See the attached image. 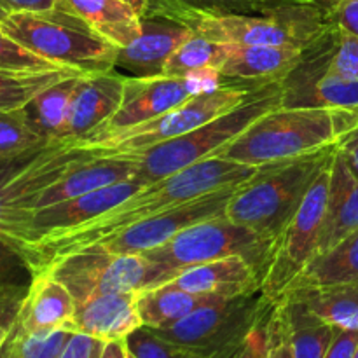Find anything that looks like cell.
I'll use <instances>...</instances> for the list:
<instances>
[{"instance_id": "cell-1", "label": "cell", "mask_w": 358, "mask_h": 358, "mask_svg": "<svg viewBox=\"0 0 358 358\" xmlns=\"http://www.w3.org/2000/svg\"><path fill=\"white\" fill-rule=\"evenodd\" d=\"M262 168L264 166H245L220 156L208 157L170 177L150 182L117 206L83 226L23 245L17 248L16 255L23 261L28 271L35 275L49 262L72 252L83 250L103 238L126 229L131 224L159 215L166 210L194 201L220 189L245 184Z\"/></svg>"}, {"instance_id": "cell-2", "label": "cell", "mask_w": 358, "mask_h": 358, "mask_svg": "<svg viewBox=\"0 0 358 358\" xmlns=\"http://www.w3.org/2000/svg\"><path fill=\"white\" fill-rule=\"evenodd\" d=\"M358 112L317 107H276L252 122L219 156L245 166L285 163L336 143Z\"/></svg>"}, {"instance_id": "cell-3", "label": "cell", "mask_w": 358, "mask_h": 358, "mask_svg": "<svg viewBox=\"0 0 358 358\" xmlns=\"http://www.w3.org/2000/svg\"><path fill=\"white\" fill-rule=\"evenodd\" d=\"M334 152L336 143H332L285 163L268 164L233 192L224 215L231 222L276 240Z\"/></svg>"}, {"instance_id": "cell-4", "label": "cell", "mask_w": 358, "mask_h": 358, "mask_svg": "<svg viewBox=\"0 0 358 358\" xmlns=\"http://www.w3.org/2000/svg\"><path fill=\"white\" fill-rule=\"evenodd\" d=\"M285 87V80L262 84L252 91L243 103L213 121L173 140L157 143L138 152L124 154L121 157L133 161L136 166V178L147 184L170 177L191 164L219 156L220 150L238 138L252 122L257 121L266 112L282 107Z\"/></svg>"}, {"instance_id": "cell-5", "label": "cell", "mask_w": 358, "mask_h": 358, "mask_svg": "<svg viewBox=\"0 0 358 358\" xmlns=\"http://www.w3.org/2000/svg\"><path fill=\"white\" fill-rule=\"evenodd\" d=\"M0 28L45 62L79 73L112 72L119 52V48L63 7L42 13H9Z\"/></svg>"}, {"instance_id": "cell-6", "label": "cell", "mask_w": 358, "mask_h": 358, "mask_svg": "<svg viewBox=\"0 0 358 358\" xmlns=\"http://www.w3.org/2000/svg\"><path fill=\"white\" fill-rule=\"evenodd\" d=\"M93 154L70 140H59L17 157L0 159V247L14 252L42 192Z\"/></svg>"}, {"instance_id": "cell-7", "label": "cell", "mask_w": 358, "mask_h": 358, "mask_svg": "<svg viewBox=\"0 0 358 358\" xmlns=\"http://www.w3.org/2000/svg\"><path fill=\"white\" fill-rule=\"evenodd\" d=\"M275 240L261 236L248 227L234 224L226 215L192 224L145 255L161 271V283L173 280L178 273L205 262L241 255L264 271Z\"/></svg>"}, {"instance_id": "cell-8", "label": "cell", "mask_w": 358, "mask_h": 358, "mask_svg": "<svg viewBox=\"0 0 358 358\" xmlns=\"http://www.w3.org/2000/svg\"><path fill=\"white\" fill-rule=\"evenodd\" d=\"M273 308L261 290L234 297L210 296L177 324L150 331L166 341L227 358Z\"/></svg>"}, {"instance_id": "cell-9", "label": "cell", "mask_w": 358, "mask_h": 358, "mask_svg": "<svg viewBox=\"0 0 358 358\" xmlns=\"http://www.w3.org/2000/svg\"><path fill=\"white\" fill-rule=\"evenodd\" d=\"M255 87L240 86V84H222L212 91L192 94L191 98L182 101L171 110L164 112L159 117L150 119V121L142 122L135 128L124 129V131L112 133V135L87 145L86 149L94 150L101 156H124V154L149 149L157 143L185 135V133L213 121L219 115L233 110L250 96Z\"/></svg>"}, {"instance_id": "cell-10", "label": "cell", "mask_w": 358, "mask_h": 358, "mask_svg": "<svg viewBox=\"0 0 358 358\" xmlns=\"http://www.w3.org/2000/svg\"><path fill=\"white\" fill-rule=\"evenodd\" d=\"M49 273L63 283L77 303L114 292H136L159 285L161 271L145 255H119L100 248H83L49 262ZM37 275V273H35Z\"/></svg>"}, {"instance_id": "cell-11", "label": "cell", "mask_w": 358, "mask_h": 358, "mask_svg": "<svg viewBox=\"0 0 358 358\" xmlns=\"http://www.w3.org/2000/svg\"><path fill=\"white\" fill-rule=\"evenodd\" d=\"M331 168L332 161L320 171L296 215L276 236L269 261L261 276V292L273 304L278 303L290 283L317 255L327 210Z\"/></svg>"}, {"instance_id": "cell-12", "label": "cell", "mask_w": 358, "mask_h": 358, "mask_svg": "<svg viewBox=\"0 0 358 358\" xmlns=\"http://www.w3.org/2000/svg\"><path fill=\"white\" fill-rule=\"evenodd\" d=\"M240 185L220 189V191L212 192V194L201 196L194 201L166 210L159 215L140 220V222L131 224L126 229L119 231V233L112 234L108 238H103V240L96 241V243L90 245L86 248H100V250L119 255L147 254V252L166 243L170 238H173L175 234L180 233L185 227L203 222V220L213 219V217L224 215L227 201Z\"/></svg>"}, {"instance_id": "cell-13", "label": "cell", "mask_w": 358, "mask_h": 358, "mask_svg": "<svg viewBox=\"0 0 358 358\" xmlns=\"http://www.w3.org/2000/svg\"><path fill=\"white\" fill-rule=\"evenodd\" d=\"M187 77L157 76L145 79H124V93L117 112L80 147H87L112 133L135 128L156 119L192 96Z\"/></svg>"}, {"instance_id": "cell-14", "label": "cell", "mask_w": 358, "mask_h": 358, "mask_svg": "<svg viewBox=\"0 0 358 358\" xmlns=\"http://www.w3.org/2000/svg\"><path fill=\"white\" fill-rule=\"evenodd\" d=\"M145 185L149 184L135 177L131 180L121 182V184L108 185V187L87 192L84 196H77V198L66 199V201L56 203V205L51 206H44L41 210H35L28 217L23 236H21L20 243L16 245L13 254H16L17 248L23 247V245L37 241L41 238L51 236V234L70 231L73 227H79L83 224L90 222V220L96 219L101 213L117 206L119 203L128 199L129 196L138 192Z\"/></svg>"}, {"instance_id": "cell-15", "label": "cell", "mask_w": 358, "mask_h": 358, "mask_svg": "<svg viewBox=\"0 0 358 358\" xmlns=\"http://www.w3.org/2000/svg\"><path fill=\"white\" fill-rule=\"evenodd\" d=\"M194 35L178 21L159 16L142 17V34L126 48L119 49L112 72L122 79H145L163 76L170 56Z\"/></svg>"}, {"instance_id": "cell-16", "label": "cell", "mask_w": 358, "mask_h": 358, "mask_svg": "<svg viewBox=\"0 0 358 358\" xmlns=\"http://www.w3.org/2000/svg\"><path fill=\"white\" fill-rule=\"evenodd\" d=\"M124 93V79L114 72L86 73L79 79L69 108L65 135L76 145H83L117 112Z\"/></svg>"}, {"instance_id": "cell-17", "label": "cell", "mask_w": 358, "mask_h": 358, "mask_svg": "<svg viewBox=\"0 0 358 358\" xmlns=\"http://www.w3.org/2000/svg\"><path fill=\"white\" fill-rule=\"evenodd\" d=\"M76 299L59 280L49 273L31 275L27 296L20 303L14 325L24 334H51L55 331H70ZM72 332V331H70Z\"/></svg>"}, {"instance_id": "cell-18", "label": "cell", "mask_w": 358, "mask_h": 358, "mask_svg": "<svg viewBox=\"0 0 358 358\" xmlns=\"http://www.w3.org/2000/svg\"><path fill=\"white\" fill-rule=\"evenodd\" d=\"M143 327L136 308V292H114L76 304L70 331L98 341H126Z\"/></svg>"}, {"instance_id": "cell-19", "label": "cell", "mask_w": 358, "mask_h": 358, "mask_svg": "<svg viewBox=\"0 0 358 358\" xmlns=\"http://www.w3.org/2000/svg\"><path fill=\"white\" fill-rule=\"evenodd\" d=\"M171 285L199 296L234 297L261 290V271L247 257L219 259L178 273Z\"/></svg>"}, {"instance_id": "cell-20", "label": "cell", "mask_w": 358, "mask_h": 358, "mask_svg": "<svg viewBox=\"0 0 358 358\" xmlns=\"http://www.w3.org/2000/svg\"><path fill=\"white\" fill-rule=\"evenodd\" d=\"M135 177L136 166L128 157L101 156V154L94 152L87 159L73 164L58 182L45 189L38 198L35 210L56 205V203L66 201V199L77 198V196H84L87 192L108 187V185L121 184V182L131 180Z\"/></svg>"}, {"instance_id": "cell-21", "label": "cell", "mask_w": 358, "mask_h": 358, "mask_svg": "<svg viewBox=\"0 0 358 358\" xmlns=\"http://www.w3.org/2000/svg\"><path fill=\"white\" fill-rule=\"evenodd\" d=\"M301 45H231L219 73L240 83H282L303 62Z\"/></svg>"}, {"instance_id": "cell-22", "label": "cell", "mask_w": 358, "mask_h": 358, "mask_svg": "<svg viewBox=\"0 0 358 358\" xmlns=\"http://www.w3.org/2000/svg\"><path fill=\"white\" fill-rule=\"evenodd\" d=\"M358 229V178L336 149L331 168L327 210L318 252L329 250Z\"/></svg>"}, {"instance_id": "cell-23", "label": "cell", "mask_w": 358, "mask_h": 358, "mask_svg": "<svg viewBox=\"0 0 358 358\" xmlns=\"http://www.w3.org/2000/svg\"><path fill=\"white\" fill-rule=\"evenodd\" d=\"M58 7L79 16L119 49L142 34V16L122 0H59Z\"/></svg>"}, {"instance_id": "cell-24", "label": "cell", "mask_w": 358, "mask_h": 358, "mask_svg": "<svg viewBox=\"0 0 358 358\" xmlns=\"http://www.w3.org/2000/svg\"><path fill=\"white\" fill-rule=\"evenodd\" d=\"M348 283H358V229L329 250L315 255L290 283L285 294L292 290L324 289Z\"/></svg>"}, {"instance_id": "cell-25", "label": "cell", "mask_w": 358, "mask_h": 358, "mask_svg": "<svg viewBox=\"0 0 358 358\" xmlns=\"http://www.w3.org/2000/svg\"><path fill=\"white\" fill-rule=\"evenodd\" d=\"M282 299L296 301L308 313L334 329L358 331V283L292 290Z\"/></svg>"}, {"instance_id": "cell-26", "label": "cell", "mask_w": 358, "mask_h": 358, "mask_svg": "<svg viewBox=\"0 0 358 358\" xmlns=\"http://www.w3.org/2000/svg\"><path fill=\"white\" fill-rule=\"evenodd\" d=\"M283 105L285 107H317L339 112H358V80L332 72L325 63L324 70L315 77L310 86H301L299 90L294 91L285 87Z\"/></svg>"}, {"instance_id": "cell-27", "label": "cell", "mask_w": 358, "mask_h": 358, "mask_svg": "<svg viewBox=\"0 0 358 358\" xmlns=\"http://www.w3.org/2000/svg\"><path fill=\"white\" fill-rule=\"evenodd\" d=\"M210 296L187 292L171 283L136 290V308L143 327L166 329L194 311Z\"/></svg>"}, {"instance_id": "cell-28", "label": "cell", "mask_w": 358, "mask_h": 358, "mask_svg": "<svg viewBox=\"0 0 358 358\" xmlns=\"http://www.w3.org/2000/svg\"><path fill=\"white\" fill-rule=\"evenodd\" d=\"M80 77L83 76H73L52 84L24 107L28 121L45 140V143L63 140L69 108Z\"/></svg>"}, {"instance_id": "cell-29", "label": "cell", "mask_w": 358, "mask_h": 358, "mask_svg": "<svg viewBox=\"0 0 358 358\" xmlns=\"http://www.w3.org/2000/svg\"><path fill=\"white\" fill-rule=\"evenodd\" d=\"M275 306L285 320L296 358H324L336 329L308 313L296 301L280 299Z\"/></svg>"}, {"instance_id": "cell-30", "label": "cell", "mask_w": 358, "mask_h": 358, "mask_svg": "<svg viewBox=\"0 0 358 358\" xmlns=\"http://www.w3.org/2000/svg\"><path fill=\"white\" fill-rule=\"evenodd\" d=\"M73 76H86L70 69L14 70L0 69V112L24 108L52 84Z\"/></svg>"}, {"instance_id": "cell-31", "label": "cell", "mask_w": 358, "mask_h": 358, "mask_svg": "<svg viewBox=\"0 0 358 358\" xmlns=\"http://www.w3.org/2000/svg\"><path fill=\"white\" fill-rule=\"evenodd\" d=\"M297 2L308 0H149V10L145 16L171 20L182 13L264 14Z\"/></svg>"}, {"instance_id": "cell-32", "label": "cell", "mask_w": 358, "mask_h": 358, "mask_svg": "<svg viewBox=\"0 0 358 358\" xmlns=\"http://www.w3.org/2000/svg\"><path fill=\"white\" fill-rule=\"evenodd\" d=\"M229 44L208 41V38L194 34L170 56L164 65L163 76L185 77L187 73L205 69L219 72L229 55Z\"/></svg>"}, {"instance_id": "cell-33", "label": "cell", "mask_w": 358, "mask_h": 358, "mask_svg": "<svg viewBox=\"0 0 358 358\" xmlns=\"http://www.w3.org/2000/svg\"><path fill=\"white\" fill-rule=\"evenodd\" d=\"M48 145L30 124L24 108L0 112V159H10Z\"/></svg>"}, {"instance_id": "cell-34", "label": "cell", "mask_w": 358, "mask_h": 358, "mask_svg": "<svg viewBox=\"0 0 358 358\" xmlns=\"http://www.w3.org/2000/svg\"><path fill=\"white\" fill-rule=\"evenodd\" d=\"M129 353L135 358H224L205 350L182 346L154 334L150 329L140 327L126 339Z\"/></svg>"}, {"instance_id": "cell-35", "label": "cell", "mask_w": 358, "mask_h": 358, "mask_svg": "<svg viewBox=\"0 0 358 358\" xmlns=\"http://www.w3.org/2000/svg\"><path fill=\"white\" fill-rule=\"evenodd\" d=\"M73 332L62 329L51 334H24L17 331L16 325H13L10 331V348H13L14 358H59L63 350L69 345Z\"/></svg>"}, {"instance_id": "cell-36", "label": "cell", "mask_w": 358, "mask_h": 358, "mask_svg": "<svg viewBox=\"0 0 358 358\" xmlns=\"http://www.w3.org/2000/svg\"><path fill=\"white\" fill-rule=\"evenodd\" d=\"M327 69L348 79L358 80V37L334 27V42H332Z\"/></svg>"}, {"instance_id": "cell-37", "label": "cell", "mask_w": 358, "mask_h": 358, "mask_svg": "<svg viewBox=\"0 0 358 358\" xmlns=\"http://www.w3.org/2000/svg\"><path fill=\"white\" fill-rule=\"evenodd\" d=\"M0 69L14 70H48L62 69L52 63L45 62L44 58L37 56L35 52L28 51L27 48L10 38L6 31L0 28Z\"/></svg>"}, {"instance_id": "cell-38", "label": "cell", "mask_w": 358, "mask_h": 358, "mask_svg": "<svg viewBox=\"0 0 358 358\" xmlns=\"http://www.w3.org/2000/svg\"><path fill=\"white\" fill-rule=\"evenodd\" d=\"M273 311V310H271ZM271 311L262 320H259L250 329L243 341L236 346L233 353L227 358H266L269 346V317Z\"/></svg>"}, {"instance_id": "cell-39", "label": "cell", "mask_w": 358, "mask_h": 358, "mask_svg": "<svg viewBox=\"0 0 358 358\" xmlns=\"http://www.w3.org/2000/svg\"><path fill=\"white\" fill-rule=\"evenodd\" d=\"M266 358H296L282 313L273 308L269 317V346Z\"/></svg>"}, {"instance_id": "cell-40", "label": "cell", "mask_w": 358, "mask_h": 358, "mask_svg": "<svg viewBox=\"0 0 358 358\" xmlns=\"http://www.w3.org/2000/svg\"><path fill=\"white\" fill-rule=\"evenodd\" d=\"M327 16L336 28L358 37V0H336Z\"/></svg>"}, {"instance_id": "cell-41", "label": "cell", "mask_w": 358, "mask_h": 358, "mask_svg": "<svg viewBox=\"0 0 358 358\" xmlns=\"http://www.w3.org/2000/svg\"><path fill=\"white\" fill-rule=\"evenodd\" d=\"M336 149L358 178V117L336 140Z\"/></svg>"}, {"instance_id": "cell-42", "label": "cell", "mask_w": 358, "mask_h": 358, "mask_svg": "<svg viewBox=\"0 0 358 358\" xmlns=\"http://www.w3.org/2000/svg\"><path fill=\"white\" fill-rule=\"evenodd\" d=\"M103 341L73 332L59 358H100Z\"/></svg>"}, {"instance_id": "cell-43", "label": "cell", "mask_w": 358, "mask_h": 358, "mask_svg": "<svg viewBox=\"0 0 358 358\" xmlns=\"http://www.w3.org/2000/svg\"><path fill=\"white\" fill-rule=\"evenodd\" d=\"M358 345V331H345L336 329L334 339H332L329 352L324 358H353Z\"/></svg>"}, {"instance_id": "cell-44", "label": "cell", "mask_w": 358, "mask_h": 358, "mask_svg": "<svg viewBox=\"0 0 358 358\" xmlns=\"http://www.w3.org/2000/svg\"><path fill=\"white\" fill-rule=\"evenodd\" d=\"M59 0H0L7 13H42L58 7Z\"/></svg>"}, {"instance_id": "cell-45", "label": "cell", "mask_w": 358, "mask_h": 358, "mask_svg": "<svg viewBox=\"0 0 358 358\" xmlns=\"http://www.w3.org/2000/svg\"><path fill=\"white\" fill-rule=\"evenodd\" d=\"M100 358H129V350L126 341L103 343Z\"/></svg>"}, {"instance_id": "cell-46", "label": "cell", "mask_w": 358, "mask_h": 358, "mask_svg": "<svg viewBox=\"0 0 358 358\" xmlns=\"http://www.w3.org/2000/svg\"><path fill=\"white\" fill-rule=\"evenodd\" d=\"M122 2L128 3L129 7H133L135 13H138L140 16H145L147 10H149V0H122Z\"/></svg>"}, {"instance_id": "cell-47", "label": "cell", "mask_w": 358, "mask_h": 358, "mask_svg": "<svg viewBox=\"0 0 358 358\" xmlns=\"http://www.w3.org/2000/svg\"><path fill=\"white\" fill-rule=\"evenodd\" d=\"M13 325H14V320L9 322V324H6V322L0 320V352H2L3 346H6V343H7V339H9L10 331H13Z\"/></svg>"}, {"instance_id": "cell-48", "label": "cell", "mask_w": 358, "mask_h": 358, "mask_svg": "<svg viewBox=\"0 0 358 358\" xmlns=\"http://www.w3.org/2000/svg\"><path fill=\"white\" fill-rule=\"evenodd\" d=\"M311 2L317 3V6H318V7H322V9H324V10H327L329 7H331L332 3L336 2V0H311Z\"/></svg>"}, {"instance_id": "cell-49", "label": "cell", "mask_w": 358, "mask_h": 358, "mask_svg": "<svg viewBox=\"0 0 358 358\" xmlns=\"http://www.w3.org/2000/svg\"><path fill=\"white\" fill-rule=\"evenodd\" d=\"M0 358H10V343H9V339H7L6 346H3V350L0 352Z\"/></svg>"}, {"instance_id": "cell-50", "label": "cell", "mask_w": 358, "mask_h": 358, "mask_svg": "<svg viewBox=\"0 0 358 358\" xmlns=\"http://www.w3.org/2000/svg\"><path fill=\"white\" fill-rule=\"evenodd\" d=\"M7 14H9V13H7L6 9H2V7H0V16H2V17H6Z\"/></svg>"}, {"instance_id": "cell-51", "label": "cell", "mask_w": 358, "mask_h": 358, "mask_svg": "<svg viewBox=\"0 0 358 358\" xmlns=\"http://www.w3.org/2000/svg\"><path fill=\"white\" fill-rule=\"evenodd\" d=\"M353 358H358V345H357V348H355V353H353Z\"/></svg>"}, {"instance_id": "cell-52", "label": "cell", "mask_w": 358, "mask_h": 358, "mask_svg": "<svg viewBox=\"0 0 358 358\" xmlns=\"http://www.w3.org/2000/svg\"><path fill=\"white\" fill-rule=\"evenodd\" d=\"M9 338H10V336H9ZM9 343H10V341H9ZM10 358H14V357H13V348H10Z\"/></svg>"}, {"instance_id": "cell-53", "label": "cell", "mask_w": 358, "mask_h": 358, "mask_svg": "<svg viewBox=\"0 0 358 358\" xmlns=\"http://www.w3.org/2000/svg\"><path fill=\"white\" fill-rule=\"evenodd\" d=\"M2 21H3V17H2V16H0V23H2Z\"/></svg>"}, {"instance_id": "cell-54", "label": "cell", "mask_w": 358, "mask_h": 358, "mask_svg": "<svg viewBox=\"0 0 358 358\" xmlns=\"http://www.w3.org/2000/svg\"><path fill=\"white\" fill-rule=\"evenodd\" d=\"M129 358H135V357H133V355H131V353H129Z\"/></svg>"}]
</instances>
